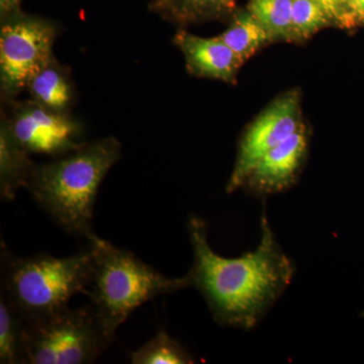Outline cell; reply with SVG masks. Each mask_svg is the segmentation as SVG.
<instances>
[{"instance_id": "1", "label": "cell", "mask_w": 364, "mask_h": 364, "mask_svg": "<svg viewBox=\"0 0 364 364\" xmlns=\"http://www.w3.org/2000/svg\"><path fill=\"white\" fill-rule=\"evenodd\" d=\"M193 263L189 287L203 294L215 322L251 330L289 286L296 265L284 252L263 208L259 245L237 258L222 257L208 241L207 223L191 215L188 222Z\"/></svg>"}, {"instance_id": "2", "label": "cell", "mask_w": 364, "mask_h": 364, "mask_svg": "<svg viewBox=\"0 0 364 364\" xmlns=\"http://www.w3.org/2000/svg\"><path fill=\"white\" fill-rule=\"evenodd\" d=\"M121 156L114 136L85 143L56 161L35 164L26 188L60 227L88 240L98 188Z\"/></svg>"}, {"instance_id": "3", "label": "cell", "mask_w": 364, "mask_h": 364, "mask_svg": "<svg viewBox=\"0 0 364 364\" xmlns=\"http://www.w3.org/2000/svg\"><path fill=\"white\" fill-rule=\"evenodd\" d=\"M93 270L87 296L107 336L112 341L132 313L157 296L189 287L188 277H165L130 251L116 247L93 235Z\"/></svg>"}, {"instance_id": "4", "label": "cell", "mask_w": 364, "mask_h": 364, "mask_svg": "<svg viewBox=\"0 0 364 364\" xmlns=\"http://www.w3.org/2000/svg\"><path fill=\"white\" fill-rule=\"evenodd\" d=\"M4 286L9 305L25 322L56 315L79 294L87 296L93 270L87 247L67 257L37 254L18 257L2 246Z\"/></svg>"}, {"instance_id": "5", "label": "cell", "mask_w": 364, "mask_h": 364, "mask_svg": "<svg viewBox=\"0 0 364 364\" xmlns=\"http://www.w3.org/2000/svg\"><path fill=\"white\" fill-rule=\"evenodd\" d=\"M23 342V363L87 364L95 363L112 341L90 305L25 322Z\"/></svg>"}, {"instance_id": "6", "label": "cell", "mask_w": 364, "mask_h": 364, "mask_svg": "<svg viewBox=\"0 0 364 364\" xmlns=\"http://www.w3.org/2000/svg\"><path fill=\"white\" fill-rule=\"evenodd\" d=\"M57 26L52 21L23 11L1 21L0 28V91L11 102L26 83L54 56Z\"/></svg>"}, {"instance_id": "7", "label": "cell", "mask_w": 364, "mask_h": 364, "mask_svg": "<svg viewBox=\"0 0 364 364\" xmlns=\"http://www.w3.org/2000/svg\"><path fill=\"white\" fill-rule=\"evenodd\" d=\"M6 122L11 135L28 153L63 156L82 146L79 124L68 114L52 111L33 100H11Z\"/></svg>"}, {"instance_id": "8", "label": "cell", "mask_w": 364, "mask_h": 364, "mask_svg": "<svg viewBox=\"0 0 364 364\" xmlns=\"http://www.w3.org/2000/svg\"><path fill=\"white\" fill-rule=\"evenodd\" d=\"M301 124L299 93L289 91L277 98L242 136L236 163L227 183V193L242 188L254 165L268 151L296 133Z\"/></svg>"}, {"instance_id": "9", "label": "cell", "mask_w": 364, "mask_h": 364, "mask_svg": "<svg viewBox=\"0 0 364 364\" xmlns=\"http://www.w3.org/2000/svg\"><path fill=\"white\" fill-rule=\"evenodd\" d=\"M308 133L304 124L298 131L268 151L254 165L242 189L255 196L282 193L296 183L308 152Z\"/></svg>"}, {"instance_id": "10", "label": "cell", "mask_w": 364, "mask_h": 364, "mask_svg": "<svg viewBox=\"0 0 364 364\" xmlns=\"http://www.w3.org/2000/svg\"><path fill=\"white\" fill-rule=\"evenodd\" d=\"M173 43L183 54L188 71L193 75L227 83L236 81L244 62L220 36L202 38L181 30L174 36Z\"/></svg>"}, {"instance_id": "11", "label": "cell", "mask_w": 364, "mask_h": 364, "mask_svg": "<svg viewBox=\"0 0 364 364\" xmlns=\"http://www.w3.org/2000/svg\"><path fill=\"white\" fill-rule=\"evenodd\" d=\"M31 100L52 111L68 114L74 100V87L68 69L53 56L26 83Z\"/></svg>"}, {"instance_id": "12", "label": "cell", "mask_w": 364, "mask_h": 364, "mask_svg": "<svg viewBox=\"0 0 364 364\" xmlns=\"http://www.w3.org/2000/svg\"><path fill=\"white\" fill-rule=\"evenodd\" d=\"M35 166L30 153L11 135L6 122L0 124V193L6 202L13 200L21 188L28 186Z\"/></svg>"}, {"instance_id": "13", "label": "cell", "mask_w": 364, "mask_h": 364, "mask_svg": "<svg viewBox=\"0 0 364 364\" xmlns=\"http://www.w3.org/2000/svg\"><path fill=\"white\" fill-rule=\"evenodd\" d=\"M151 11L171 23L186 25L229 13L236 0H148Z\"/></svg>"}, {"instance_id": "14", "label": "cell", "mask_w": 364, "mask_h": 364, "mask_svg": "<svg viewBox=\"0 0 364 364\" xmlns=\"http://www.w3.org/2000/svg\"><path fill=\"white\" fill-rule=\"evenodd\" d=\"M220 37L243 62L272 40L264 28L249 11L237 14L231 25Z\"/></svg>"}, {"instance_id": "15", "label": "cell", "mask_w": 364, "mask_h": 364, "mask_svg": "<svg viewBox=\"0 0 364 364\" xmlns=\"http://www.w3.org/2000/svg\"><path fill=\"white\" fill-rule=\"evenodd\" d=\"M293 0H251L248 11L273 39H293Z\"/></svg>"}, {"instance_id": "16", "label": "cell", "mask_w": 364, "mask_h": 364, "mask_svg": "<svg viewBox=\"0 0 364 364\" xmlns=\"http://www.w3.org/2000/svg\"><path fill=\"white\" fill-rule=\"evenodd\" d=\"M23 326L25 321L9 305L0 299V363H23Z\"/></svg>"}, {"instance_id": "17", "label": "cell", "mask_w": 364, "mask_h": 364, "mask_svg": "<svg viewBox=\"0 0 364 364\" xmlns=\"http://www.w3.org/2000/svg\"><path fill=\"white\" fill-rule=\"evenodd\" d=\"M131 361L134 364H191L195 359L179 342L161 331L132 352Z\"/></svg>"}, {"instance_id": "18", "label": "cell", "mask_w": 364, "mask_h": 364, "mask_svg": "<svg viewBox=\"0 0 364 364\" xmlns=\"http://www.w3.org/2000/svg\"><path fill=\"white\" fill-rule=\"evenodd\" d=\"M329 16L315 0H293L291 28L294 38H308L324 28Z\"/></svg>"}, {"instance_id": "19", "label": "cell", "mask_w": 364, "mask_h": 364, "mask_svg": "<svg viewBox=\"0 0 364 364\" xmlns=\"http://www.w3.org/2000/svg\"><path fill=\"white\" fill-rule=\"evenodd\" d=\"M316 2L324 9L330 20L336 21L339 25L350 26L353 23L346 0H315Z\"/></svg>"}, {"instance_id": "20", "label": "cell", "mask_w": 364, "mask_h": 364, "mask_svg": "<svg viewBox=\"0 0 364 364\" xmlns=\"http://www.w3.org/2000/svg\"><path fill=\"white\" fill-rule=\"evenodd\" d=\"M21 1L23 0H0V21L20 13Z\"/></svg>"}, {"instance_id": "21", "label": "cell", "mask_w": 364, "mask_h": 364, "mask_svg": "<svg viewBox=\"0 0 364 364\" xmlns=\"http://www.w3.org/2000/svg\"><path fill=\"white\" fill-rule=\"evenodd\" d=\"M352 21L364 23V0H346Z\"/></svg>"}]
</instances>
